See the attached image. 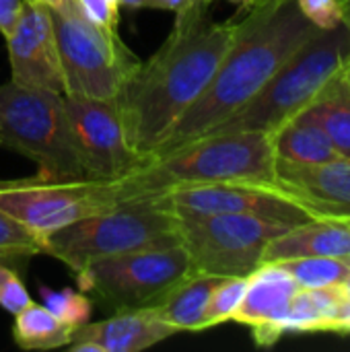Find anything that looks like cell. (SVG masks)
Returning <instances> with one entry per match:
<instances>
[{"mask_svg": "<svg viewBox=\"0 0 350 352\" xmlns=\"http://www.w3.org/2000/svg\"><path fill=\"white\" fill-rule=\"evenodd\" d=\"M237 31L239 21H210L208 2H194L175 12L167 39L138 66L118 99L128 142L142 161L206 91Z\"/></svg>", "mask_w": 350, "mask_h": 352, "instance_id": "obj_1", "label": "cell"}, {"mask_svg": "<svg viewBox=\"0 0 350 352\" xmlns=\"http://www.w3.org/2000/svg\"><path fill=\"white\" fill-rule=\"evenodd\" d=\"M245 12L239 21L237 37L210 85L175 122L151 157L167 155L217 130L225 120L245 107L318 31L301 14L297 0H266Z\"/></svg>", "mask_w": 350, "mask_h": 352, "instance_id": "obj_2", "label": "cell"}, {"mask_svg": "<svg viewBox=\"0 0 350 352\" xmlns=\"http://www.w3.org/2000/svg\"><path fill=\"white\" fill-rule=\"evenodd\" d=\"M272 134L260 130L212 132L179 148L144 159L134 171L116 179L118 200L165 194L202 184L276 186Z\"/></svg>", "mask_w": 350, "mask_h": 352, "instance_id": "obj_3", "label": "cell"}, {"mask_svg": "<svg viewBox=\"0 0 350 352\" xmlns=\"http://www.w3.org/2000/svg\"><path fill=\"white\" fill-rule=\"evenodd\" d=\"M184 243L182 219L167 194L120 200L116 206L50 233L41 254L66 264L74 276L97 260Z\"/></svg>", "mask_w": 350, "mask_h": 352, "instance_id": "obj_4", "label": "cell"}, {"mask_svg": "<svg viewBox=\"0 0 350 352\" xmlns=\"http://www.w3.org/2000/svg\"><path fill=\"white\" fill-rule=\"evenodd\" d=\"M349 54L350 31L344 23L330 31L318 29L245 107L212 132L260 130L272 134L318 97L324 85L347 64Z\"/></svg>", "mask_w": 350, "mask_h": 352, "instance_id": "obj_5", "label": "cell"}, {"mask_svg": "<svg viewBox=\"0 0 350 352\" xmlns=\"http://www.w3.org/2000/svg\"><path fill=\"white\" fill-rule=\"evenodd\" d=\"M0 144L31 159L39 169L37 179H89L72 142L62 93L14 80L0 85Z\"/></svg>", "mask_w": 350, "mask_h": 352, "instance_id": "obj_6", "label": "cell"}, {"mask_svg": "<svg viewBox=\"0 0 350 352\" xmlns=\"http://www.w3.org/2000/svg\"><path fill=\"white\" fill-rule=\"evenodd\" d=\"M64 93L118 101L142 64L122 41L118 29L101 27L80 8L52 10Z\"/></svg>", "mask_w": 350, "mask_h": 352, "instance_id": "obj_7", "label": "cell"}, {"mask_svg": "<svg viewBox=\"0 0 350 352\" xmlns=\"http://www.w3.org/2000/svg\"><path fill=\"white\" fill-rule=\"evenodd\" d=\"M192 274L188 250L179 243L97 260L76 274V283L83 293H93L105 307L122 311L159 305Z\"/></svg>", "mask_w": 350, "mask_h": 352, "instance_id": "obj_8", "label": "cell"}, {"mask_svg": "<svg viewBox=\"0 0 350 352\" xmlns=\"http://www.w3.org/2000/svg\"><path fill=\"white\" fill-rule=\"evenodd\" d=\"M289 227L254 214H210L182 221L184 245L194 274L250 276L266 245Z\"/></svg>", "mask_w": 350, "mask_h": 352, "instance_id": "obj_9", "label": "cell"}, {"mask_svg": "<svg viewBox=\"0 0 350 352\" xmlns=\"http://www.w3.org/2000/svg\"><path fill=\"white\" fill-rule=\"evenodd\" d=\"M118 202L116 184L103 179L0 182V210L25 225L39 241Z\"/></svg>", "mask_w": 350, "mask_h": 352, "instance_id": "obj_10", "label": "cell"}, {"mask_svg": "<svg viewBox=\"0 0 350 352\" xmlns=\"http://www.w3.org/2000/svg\"><path fill=\"white\" fill-rule=\"evenodd\" d=\"M64 105L72 142L89 179L116 182L142 163L128 142L118 101L64 93Z\"/></svg>", "mask_w": 350, "mask_h": 352, "instance_id": "obj_11", "label": "cell"}, {"mask_svg": "<svg viewBox=\"0 0 350 352\" xmlns=\"http://www.w3.org/2000/svg\"><path fill=\"white\" fill-rule=\"evenodd\" d=\"M165 194L182 221L210 214H254L295 227L316 219L276 186L264 184H202Z\"/></svg>", "mask_w": 350, "mask_h": 352, "instance_id": "obj_12", "label": "cell"}, {"mask_svg": "<svg viewBox=\"0 0 350 352\" xmlns=\"http://www.w3.org/2000/svg\"><path fill=\"white\" fill-rule=\"evenodd\" d=\"M10 80L64 95V76L52 10L39 2L25 0L12 29L4 35Z\"/></svg>", "mask_w": 350, "mask_h": 352, "instance_id": "obj_13", "label": "cell"}, {"mask_svg": "<svg viewBox=\"0 0 350 352\" xmlns=\"http://www.w3.org/2000/svg\"><path fill=\"white\" fill-rule=\"evenodd\" d=\"M276 188L316 219L350 221V155L324 163L276 161Z\"/></svg>", "mask_w": 350, "mask_h": 352, "instance_id": "obj_14", "label": "cell"}, {"mask_svg": "<svg viewBox=\"0 0 350 352\" xmlns=\"http://www.w3.org/2000/svg\"><path fill=\"white\" fill-rule=\"evenodd\" d=\"M297 291V283L278 262H264L248 276L233 322L248 326L258 346H272L285 336V318Z\"/></svg>", "mask_w": 350, "mask_h": 352, "instance_id": "obj_15", "label": "cell"}, {"mask_svg": "<svg viewBox=\"0 0 350 352\" xmlns=\"http://www.w3.org/2000/svg\"><path fill=\"white\" fill-rule=\"evenodd\" d=\"M179 334L153 307L113 311L101 322H87L72 334L70 352H140Z\"/></svg>", "mask_w": 350, "mask_h": 352, "instance_id": "obj_16", "label": "cell"}, {"mask_svg": "<svg viewBox=\"0 0 350 352\" xmlns=\"http://www.w3.org/2000/svg\"><path fill=\"white\" fill-rule=\"evenodd\" d=\"M350 252V221L342 219H311L289 227L274 237L264 252V262H283L307 256H328L347 260Z\"/></svg>", "mask_w": 350, "mask_h": 352, "instance_id": "obj_17", "label": "cell"}, {"mask_svg": "<svg viewBox=\"0 0 350 352\" xmlns=\"http://www.w3.org/2000/svg\"><path fill=\"white\" fill-rule=\"evenodd\" d=\"M272 146L276 161L289 163H324L342 155L328 134L303 111L272 132Z\"/></svg>", "mask_w": 350, "mask_h": 352, "instance_id": "obj_18", "label": "cell"}, {"mask_svg": "<svg viewBox=\"0 0 350 352\" xmlns=\"http://www.w3.org/2000/svg\"><path fill=\"white\" fill-rule=\"evenodd\" d=\"M217 283L219 276L192 274L153 309L165 324H169L177 332H204L206 305Z\"/></svg>", "mask_w": 350, "mask_h": 352, "instance_id": "obj_19", "label": "cell"}, {"mask_svg": "<svg viewBox=\"0 0 350 352\" xmlns=\"http://www.w3.org/2000/svg\"><path fill=\"white\" fill-rule=\"evenodd\" d=\"M332 140L338 153L350 155V78L342 66L303 109Z\"/></svg>", "mask_w": 350, "mask_h": 352, "instance_id": "obj_20", "label": "cell"}, {"mask_svg": "<svg viewBox=\"0 0 350 352\" xmlns=\"http://www.w3.org/2000/svg\"><path fill=\"white\" fill-rule=\"evenodd\" d=\"M74 328L54 316L43 303L31 301L12 322V340L23 351H56L72 342Z\"/></svg>", "mask_w": 350, "mask_h": 352, "instance_id": "obj_21", "label": "cell"}, {"mask_svg": "<svg viewBox=\"0 0 350 352\" xmlns=\"http://www.w3.org/2000/svg\"><path fill=\"white\" fill-rule=\"evenodd\" d=\"M344 299L340 285L324 289H299L285 318L287 332H330L334 316Z\"/></svg>", "mask_w": 350, "mask_h": 352, "instance_id": "obj_22", "label": "cell"}, {"mask_svg": "<svg viewBox=\"0 0 350 352\" xmlns=\"http://www.w3.org/2000/svg\"><path fill=\"white\" fill-rule=\"evenodd\" d=\"M297 283L299 289H324L342 285L349 276L350 264L342 258L307 256L278 262Z\"/></svg>", "mask_w": 350, "mask_h": 352, "instance_id": "obj_23", "label": "cell"}, {"mask_svg": "<svg viewBox=\"0 0 350 352\" xmlns=\"http://www.w3.org/2000/svg\"><path fill=\"white\" fill-rule=\"evenodd\" d=\"M248 289V276H225L215 285L206 305V330L217 328L225 322H233Z\"/></svg>", "mask_w": 350, "mask_h": 352, "instance_id": "obj_24", "label": "cell"}, {"mask_svg": "<svg viewBox=\"0 0 350 352\" xmlns=\"http://www.w3.org/2000/svg\"><path fill=\"white\" fill-rule=\"evenodd\" d=\"M39 295H41V303L54 316H58L62 322L70 324L74 330L91 320L93 305H91V299L83 291H72V289H60V291L41 289Z\"/></svg>", "mask_w": 350, "mask_h": 352, "instance_id": "obj_25", "label": "cell"}, {"mask_svg": "<svg viewBox=\"0 0 350 352\" xmlns=\"http://www.w3.org/2000/svg\"><path fill=\"white\" fill-rule=\"evenodd\" d=\"M41 254V241L19 221L0 210V258L21 260Z\"/></svg>", "mask_w": 350, "mask_h": 352, "instance_id": "obj_26", "label": "cell"}, {"mask_svg": "<svg viewBox=\"0 0 350 352\" xmlns=\"http://www.w3.org/2000/svg\"><path fill=\"white\" fill-rule=\"evenodd\" d=\"M29 303H31V297L25 289V283L6 264V260L0 258V307L14 316Z\"/></svg>", "mask_w": 350, "mask_h": 352, "instance_id": "obj_27", "label": "cell"}, {"mask_svg": "<svg viewBox=\"0 0 350 352\" xmlns=\"http://www.w3.org/2000/svg\"><path fill=\"white\" fill-rule=\"evenodd\" d=\"M297 6L301 14L320 31H330L344 23L338 0H297Z\"/></svg>", "mask_w": 350, "mask_h": 352, "instance_id": "obj_28", "label": "cell"}, {"mask_svg": "<svg viewBox=\"0 0 350 352\" xmlns=\"http://www.w3.org/2000/svg\"><path fill=\"white\" fill-rule=\"evenodd\" d=\"M80 10L87 19L101 27L118 29L120 21V0H78Z\"/></svg>", "mask_w": 350, "mask_h": 352, "instance_id": "obj_29", "label": "cell"}, {"mask_svg": "<svg viewBox=\"0 0 350 352\" xmlns=\"http://www.w3.org/2000/svg\"><path fill=\"white\" fill-rule=\"evenodd\" d=\"M23 4L25 0H0V35L2 37L12 29Z\"/></svg>", "mask_w": 350, "mask_h": 352, "instance_id": "obj_30", "label": "cell"}, {"mask_svg": "<svg viewBox=\"0 0 350 352\" xmlns=\"http://www.w3.org/2000/svg\"><path fill=\"white\" fill-rule=\"evenodd\" d=\"M330 332H338V334H350V297L344 295L336 316H334V322H332V328Z\"/></svg>", "mask_w": 350, "mask_h": 352, "instance_id": "obj_31", "label": "cell"}, {"mask_svg": "<svg viewBox=\"0 0 350 352\" xmlns=\"http://www.w3.org/2000/svg\"><path fill=\"white\" fill-rule=\"evenodd\" d=\"M194 2H212V0H146V8H159V10H171V12H179L186 6L194 4Z\"/></svg>", "mask_w": 350, "mask_h": 352, "instance_id": "obj_32", "label": "cell"}, {"mask_svg": "<svg viewBox=\"0 0 350 352\" xmlns=\"http://www.w3.org/2000/svg\"><path fill=\"white\" fill-rule=\"evenodd\" d=\"M39 2L43 6H47L50 10H70V8H80L78 0H33Z\"/></svg>", "mask_w": 350, "mask_h": 352, "instance_id": "obj_33", "label": "cell"}, {"mask_svg": "<svg viewBox=\"0 0 350 352\" xmlns=\"http://www.w3.org/2000/svg\"><path fill=\"white\" fill-rule=\"evenodd\" d=\"M340 2V8H342V21L347 25V29L350 31V0H338Z\"/></svg>", "mask_w": 350, "mask_h": 352, "instance_id": "obj_34", "label": "cell"}, {"mask_svg": "<svg viewBox=\"0 0 350 352\" xmlns=\"http://www.w3.org/2000/svg\"><path fill=\"white\" fill-rule=\"evenodd\" d=\"M124 8H146V0H120Z\"/></svg>", "mask_w": 350, "mask_h": 352, "instance_id": "obj_35", "label": "cell"}, {"mask_svg": "<svg viewBox=\"0 0 350 352\" xmlns=\"http://www.w3.org/2000/svg\"><path fill=\"white\" fill-rule=\"evenodd\" d=\"M260 2H266V0H243L239 6H241L243 10H248V8H252V6H256V4H260Z\"/></svg>", "mask_w": 350, "mask_h": 352, "instance_id": "obj_36", "label": "cell"}, {"mask_svg": "<svg viewBox=\"0 0 350 352\" xmlns=\"http://www.w3.org/2000/svg\"><path fill=\"white\" fill-rule=\"evenodd\" d=\"M340 287H342V291H344V295H347V297H350V272H349V276L344 278V283H342Z\"/></svg>", "mask_w": 350, "mask_h": 352, "instance_id": "obj_37", "label": "cell"}, {"mask_svg": "<svg viewBox=\"0 0 350 352\" xmlns=\"http://www.w3.org/2000/svg\"><path fill=\"white\" fill-rule=\"evenodd\" d=\"M344 68H347V74H349V78H350V54H349V60H347V64H344Z\"/></svg>", "mask_w": 350, "mask_h": 352, "instance_id": "obj_38", "label": "cell"}, {"mask_svg": "<svg viewBox=\"0 0 350 352\" xmlns=\"http://www.w3.org/2000/svg\"><path fill=\"white\" fill-rule=\"evenodd\" d=\"M231 2H235V4H241L243 0H231Z\"/></svg>", "mask_w": 350, "mask_h": 352, "instance_id": "obj_39", "label": "cell"}, {"mask_svg": "<svg viewBox=\"0 0 350 352\" xmlns=\"http://www.w3.org/2000/svg\"><path fill=\"white\" fill-rule=\"evenodd\" d=\"M347 262H349V264H350V252H349V256H347Z\"/></svg>", "mask_w": 350, "mask_h": 352, "instance_id": "obj_40", "label": "cell"}]
</instances>
